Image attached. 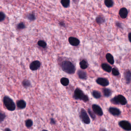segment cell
Returning <instances> with one entry per match:
<instances>
[{"mask_svg": "<svg viewBox=\"0 0 131 131\" xmlns=\"http://www.w3.org/2000/svg\"><path fill=\"white\" fill-rule=\"evenodd\" d=\"M62 68L63 71L69 74H73L75 72V67L70 61H64L62 65Z\"/></svg>", "mask_w": 131, "mask_h": 131, "instance_id": "cell-1", "label": "cell"}, {"mask_svg": "<svg viewBox=\"0 0 131 131\" xmlns=\"http://www.w3.org/2000/svg\"><path fill=\"white\" fill-rule=\"evenodd\" d=\"M3 102L6 108L9 111H14L15 109V105L14 102L10 98L5 96L3 99Z\"/></svg>", "mask_w": 131, "mask_h": 131, "instance_id": "cell-2", "label": "cell"}, {"mask_svg": "<svg viewBox=\"0 0 131 131\" xmlns=\"http://www.w3.org/2000/svg\"><path fill=\"white\" fill-rule=\"evenodd\" d=\"M74 98L75 99L82 100L84 102H87L88 100L87 96L85 95L82 91L78 88L75 90L74 92Z\"/></svg>", "mask_w": 131, "mask_h": 131, "instance_id": "cell-3", "label": "cell"}, {"mask_svg": "<svg viewBox=\"0 0 131 131\" xmlns=\"http://www.w3.org/2000/svg\"><path fill=\"white\" fill-rule=\"evenodd\" d=\"M80 118L85 123L89 124L90 123V120L87 113L83 109H81L80 114Z\"/></svg>", "mask_w": 131, "mask_h": 131, "instance_id": "cell-4", "label": "cell"}, {"mask_svg": "<svg viewBox=\"0 0 131 131\" xmlns=\"http://www.w3.org/2000/svg\"><path fill=\"white\" fill-rule=\"evenodd\" d=\"M119 126L126 131L131 130V125L130 123L126 121H122L119 123Z\"/></svg>", "mask_w": 131, "mask_h": 131, "instance_id": "cell-5", "label": "cell"}, {"mask_svg": "<svg viewBox=\"0 0 131 131\" xmlns=\"http://www.w3.org/2000/svg\"><path fill=\"white\" fill-rule=\"evenodd\" d=\"M96 82L98 84L104 86H107L109 84L108 80L104 78H99L97 79Z\"/></svg>", "mask_w": 131, "mask_h": 131, "instance_id": "cell-6", "label": "cell"}, {"mask_svg": "<svg viewBox=\"0 0 131 131\" xmlns=\"http://www.w3.org/2000/svg\"><path fill=\"white\" fill-rule=\"evenodd\" d=\"M93 110L95 114L99 116H102L103 115V112L102 109L99 106L97 105H93L92 106Z\"/></svg>", "mask_w": 131, "mask_h": 131, "instance_id": "cell-7", "label": "cell"}, {"mask_svg": "<svg viewBox=\"0 0 131 131\" xmlns=\"http://www.w3.org/2000/svg\"><path fill=\"white\" fill-rule=\"evenodd\" d=\"M41 63L38 60L33 61L30 65V68L32 70H37L41 67Z\"/></svg>", "mask_w": 131, "mask_h": 131, "instance_id": "cell-8", "label": "cell"}, {"mask_svg": "<svg viewBox=\"0 0 131 131\" xmlns=\"http://www.w3.org/2000/svg\"><path fill=\"white\" fill-rule=\"evenodd\" d=\"M68 42L69 43L73 46H77L80 44V41L76 38L73 37H70L68 39Z\"/></svg>", "mask_w": 131, "mask_h": 131, "instance_id": "cell-9", "label": "cell"}, {"mask_svg": "<svg viewBox=\"0 0 131 131\" xmlns=\"http://www.w3.org/2000/svg\"><path fill=\"white\" fill-rule=\"evenodd\" d=\"M117 97V99L119 104H121V105H125L127 103V101L126 98L123 96L119 95Z\"/></svg>", "mask_w": 131, "mask_h": 131, "instance_id": "cell-10", "label": "cell"}, {"mask_svg": "<svg viewBox=\"0 0 131 131\" xmlns=\"http://www.w3.org/2000/svg\"><path fill=\"white\" fill-rule=\"evenodd\" d=\"M110 113L114 116H118L120 115L121 112L118 109L113 107H111L109 109Z\"/></svg>", "mask_w": 131, "mask_h": 131, "instance_id": "cell-11", "label": "cell"}, {"mask_svg": "<svg viewBox=\"0 0 131 131\" xmlns=\"http://www.w3.org/2000/svg\"><path fill=\"white\" fill-rule=\"evenodd\" d=\"M128 14V12L127 9L125 8H123L120 10L119 15L122 18H125L127 17Z\"/></svg>", "mask_w": 131, "mask_h": 131, "instance_id": "cell-12", "label": "cell"}, {"mask_svg": "<svg viewBox=\"0 0 131 131\" xmlns=\"http://www.w3.org/2000/svg\"><path fill=\"white\" fill-rule=\"evenodd\" d=\"M17 105L18 108L20 109H23L26 107V102L23 100H18L17 102Z\"/></svg>", "mask_w": 131, "mask_h": 131, "instance_id": "cell-13", "label": "cell"}, {"mask_svg": "<svg viewBox=\"0 0 131 131\" xmlns=\"http://www.w3.org/2000/svg\"><path fill=\"white\" fill-rule=\"evenodd\" d=\"M77 74L78 75L79 78L82 79H86L87 78V75L86 72L83 71L82 70H78L77 72Z\"/></svg>", "mask_w": 131, "mask_h": 131, "instance_id": "cell-14", "label": "cell"}, {"mask_svg": "<svg viewBox=\"0 0 131 131\" xmlns=\"http://www.w3.org/2000/svg\"><path fill=\"white\" fill-rule=\"evenodd\" d=\"M106 58L110 64H113L114 63V60L113 56L110 54L108 53L106 55Z\"/></svg>", "mask_w": 131, "mask_h": 131, "instance_id": "cell-15", "label": "cell"}, {"mask_svg": "<svg viewBox=\"0 0 131 131\" xmlns=\"http://www.w3.org/2000/svg\"><path fill=\"white\" fill-rule=\"evenodd\" d=\"M102 69L104 70H105V71L108 73L111 72L112 70L111 67L106 63H103L102 65Z\"/></svg>", "mask_w": 131, "mask_h": 131, "instance_id": "cell-16", "label": "cell"}, {"mask_svg": "<svg viewBox=\"0 0 131 131\" xmlns=\"http://www.w3.org/2000/svg\"><path fill=\"white\" fill-rule=\"evenodd\" d=\"M80 66L81 69H86L88 67V64L85 60H82L80 62Z\"/></svg>", "mask_w": 131, "mask_h": 131, "instance_id": "cell-17", "label": "cell"}, {"mask_svg": "<svg viewBox=\"0 0 131 131\" xmlns=\"http://www.w3.org/2000/svg\"><path fill=\"white\" fill-rule=\"evenodd\" d=\"M125 80H126V82L127 84H129L131 81V73L128 70L126 72L125 74Z\"/></svg>", "mask_w": 131, "mask_h": 131, "instance_id": "cell-18", "label": "cell"}, {"mask_svg": "<svg viewBox=\"0 0 131 131\" xmlns=\"http://www.w3.org/2000/svg\"><path fill=\"white\" fill-rule=\"evenodd\" d=\"M60 82L63 86H68L69 84V80L68 78L63 77L60 80Z\"/></svg>", "mask_w": 131, "mask_h": 131, "instance_id": "cell-19", "label": "cell"}, {"mask_svg": "<svg viewBox=\"0 0 131 131\" xmlns=\"http://www.w3.org/2000/svg\"><path fill=\"white\" fill-rule=\"evenodd\" d=\"M61 3L63 7H67L70 5V0H61Z\"/></svg>", "mask_w": 131, "mask_h": 131, "instance_id": "cell-20", "label": "cell"}, {"mask_svg": "<svg viewBox=\"0 0 131 131\" xmlns=\"http://www.w3.org/2000/svg\"><path fill=\"white\" fill-rule=\"evenodd\" d=\"M104 94L105 97H109L111 95L112 91L108 88H105L104 90Z\"/></svg>", "mask_w": 131, "mask_h": 131, "instance_id": "cell-21", "label": "cell"}, {"mask_svg": "<svg viewBox=\"0 0 131 131\" xmlns=\"http://www.w3.org/2000/svg\"><path fill=\"white\" fill-rule=\"evenodd\" d=\"M104 2L106 6L108 7H111L113 6V4L112 0H105Z\"/></svg>", "mask_w": 131, "mask_h": 131, "instance_id": "cell-22", "label": "cell"}, {"mask_svg": "<svg viewBox=\"0 0 131 131\" xmlns=\"http://www.w3.org/2000/svg\"><path fill=\"white\" fill-rule=\"evenodd\" d=\"M96 21L97 23L100 24V23H104L105 22V20L104 17L102 16H99L96 18Z\"/></svg>", "mask_w": 131, "mask_h": 131, "instance_id": "cell-23", "label": "cell"}, {"mask_svg": "<svg viewBox=\"0 0 131 131\" xmlns=\"http://www.w3.org/2000/svg\"><path fill=\"white\" fill-rule=\"evenodd\" d=\"M93 95L95 99H99L101 97V94L97 91H94L93 92Z\"/></svg>", "mask_w": 131, "mask_h": 131, "instance_id": "cell-24", "label": "cell"}, {"mask_svg": "<svg viewBox=\"0 0 131 131\" xmlns=\"http://www.w3.org/2000/svg\"><path fill=\"white\" fill-rule=\"evenodd\" d=\"M23 86L25 87H27L31 86V83L27 80H24L22 82Z\"/></svg>", "mask_w": 131, "mask_h": 131, "instance_id": "cell-25", "label": "cell"}, {"mask_svg": "<svg viewBox=\"0 0 131 131\" xmlns=\"http://www.w3.org/2000/svg\"><path fill=\"white\" fill-rule=\"evenodd\" d=\"M38 45L42 48H45L47 46V44L45 42L43 41H39L38 42Z\"/></svg>", "mask_w": 131, "mask_h": 131, "instance_id": "cell-26", "label": "cell"}, {"mask_svg": "<svg viewBox=\"0 0 131 131\" xmlns=\"http://www.w3.org/2000/svg\"><path fill=\"white\" fill-rule=\"evenodd\" d=\"M32 125L33 122L31 120L28 119L26 121V125L27 128L31 127Z\"/></svg>", "mask_w": 131, "mask_h": 131, "instance_id": "cell-27", "label": "cell"}, {"mask_svg": "<svg viewBox=\"0 0 131 131\" xmlns=\"http://www.w3.org/2000/svg\"><path fill=\"white\" fill-rule=\"evenodd\" d=\"M27 18L31 21H34L35 19V16L33 14H30L27 15Z\"/></svg>", "mask_w": 131, "mask_h": 131, "instance_id": "cell-28", "label": "cell"}, {"mask_svg": "<svg viewBox=\"0 0 131 131\" xmlns=\"http://www.w3.org/2000/svg\"><path fill=\"white\" fill-rule=\"evenodd\" d=\"M25 27V25L23 23H21L18 24L17 26V28L19 30L23 29Z\"/></svg>", "mask_w": 131, "mask_h": 131, "instance_id": "cell-29", "label": "cell"}, {"mask_svg": "<svg viewBox=\"0 0 131 131\" xmlns=\"http://www.w3.org/2000/svg\"><path fill=\"white\" fill-rule=\"evenodd\" d=\"M112 70V74L115 76H118L120 74L119 71L115 68H113Z\"/></svg>", "mask_w": 131, "mask_h": 131, "instance_id": "cell-30", "label": "cell"}, {"mask_svg": "<svg viewBox=\"0 0 131 131\" xmlns=\"http://www.w3.org/2000/svg\"><path fill=\"white\" fill-rule=\"evenodd\" d=\"M88 113L90 115L91 117V118L93 120L95 119V115L94 113H93L92 112H91L89 109H88Z\"/></svg>", "mask_w": 131, "mask_h": 131, "instance_id": "cell-31", "label": "cell"}, {"mask_svg": "<svg viewBox=\"0 0 131 131\" xmlns=\"http://www.w3.org/2000/svg\"><path fill=\"white\" fill-rule=\"evenodd\" d=\"M5 115L4 113L0 112V122H2L5 119Z\"/></svg>", "mask_w": 131, "mask_h": 131, "instance_id": "cell-32", "label": "cell"}, {"mask_svg": "<svg viewBox=\"0 0 131 131\" xmlns=\"http://www.w3.org/2000/svg\"><path fill=\"white\" fill-rule=\"evenodd\" d=\"M111 101L112 103H113V104H114L117 105V104H119L118 100H117V97H115L114 98L112 99Z\"/></svg>", "mask_w": 131, "mask_h": 131, "instance_id": "cell-33", "label": "cell"}, {"mask_svg": "<svg viewBox=\"0 0 131 131\" xmlns=\"http://www.w3.org/2000/svg\"><path fill=\"white\" fill-rule=\"evenodd\" d=\"M5 18V15L3 12H0V22L4 20Z\"/></svg>", "mask_w": 131, "mask_h": 131, "instance_id": "cell-34", "label": "cell"}, {"mask_svg": "<svg viewBox=\"0 0 131 131\" xmlns=\"http://www.w3.org/2000/svg\"><path fill=\"white\" fill-rule=\"evenodd\" d=\"M50 123L52 124H55V120L53 119V118H52V119H50Z\"/></svg>", "mask_w": 131, "mask_h": 131, "instance_id": "cell-35", "label": "cell"}, {"mask_svg": "<svg viewBox=\"0 0 131 131\" xmlns=\"http://www.w3.org/2000/svg\"><path fill=\"white\" fill-rule=\"evenodd\" d=\"M130 36H131V33H130V34H129V35H128V38H129V41H130Z\"/></svg>", "mask_w": 131, "mask_h": 131, "instance_id": "cell-36", "label": "cell"}, {"mask_svg": "<svg viewBox=\"0 0 131 131\" xmlns=\"http://www.w3.org/2000/svg\"><path fill=\"white\" fill-rule=\"evenodd\" d=\"M5 131H6V130H7H7H10V129H9V128H6V129H5Z\"/></svg>", "mask_w": 131, "mask_h": 131, "instance_id": "cell-37", "label": "cell"}]
</instances>
